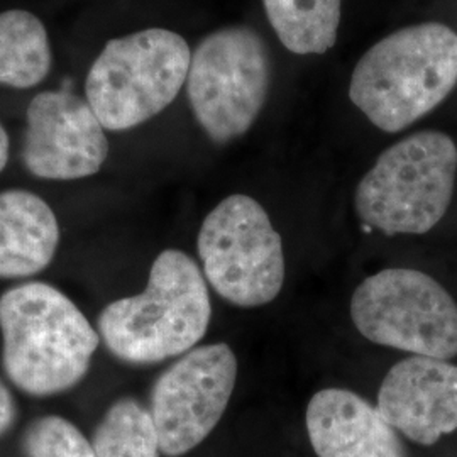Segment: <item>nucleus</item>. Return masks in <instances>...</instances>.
Returning a JSON list of instances; mask_svg holds the SVG:
<instances>
[{"label": "nucleus", "instance_id": "obj_9", "mask_svg": "<svg viewBox=\"0 0 457 457\" xmlns=\"http://www.w3.org/2000/svg\"><path fill=\"white\" fill-rule=\"evenodd\" d=\"M237 358L226 343L194 347L156 379L149 413L164 456L194 451L220 422L236 388Z\"/></svg>", "mask_w": 457, "mask_h": 457}, {"label": "nucleus", "instance_id": "obj_18", "mask_svg": "<svg viewBox=\"0 0 457 457\" xmlns=\"http://www.w3.org/2000/svg\"><path fill=\"white\" fill-rule=\"evenodd\" d=\"M16 419L14 398L7 390V386L0 381V436L12 425Z\"/></svg>", "mask_w": 457, "mask_h": 457}, {"label": "nucleus", "instance_id": "obj_7", "mask_svg": "<svg viewBox=\"0 0 457 457\" xmlns=\"http://www.w3.org/2000/svg\"><path fill=\"white\" fill-rule=\"evenodd\" d=\"M204 275L226 302L256 309L285 285L283 241L253 196L234 194L205 217L196 239Z\"/></svg>", "mask_w": 457, "mask_h": 457}, {"label": "nucleus", "instance_id": "obj_13", "mask_svg": "<svg viewBox=\"0 0 457 457\" xmlns=\"http://www.w3.org/2000/svg\"><path fill=\"white\" fill-rule=\"evenodd\" d=\"M60 226L48 204L28 190L0 194V278L33 277L56 254Z\"/></svg>", "mask_w": 457, "mask_h": 457}, {"label": "nucleus", "instance_id": "obj_11", "mask_svg": "<svg viewBox=\"0 0 457 457\" xmlns=\"http://www.w3.org/2000/svg\"><path fill=\"white\" fill-rule=\"evenodd\" d=\"M376 409L410 441L432 445L457 428V366L409 356L381 381Z\"/></svg>", "mask_w": 457, "mask_h": 457}, {"label": "nucleus", "instance_id": "obj_1", "mask_svg": "<svg viewBox=\"0 0 457 457\" xmlns=\"http://www.w3.org/2000/svg\"><path fill=\"white\" fill-rule=\"evenodd\" d=\"M2 362L19 390L58 395L87 375L100 337L58 288L31 281L0 296Z\"/></svg>", "mask_w": 457, "mask_h": 457}, {"label": "nucleus", "instance_id": "obj_5", "mask_svg": "<svg viewBox=\"0 0 457 457\" xmlns=\"http://www.w3.org/2000/svg\"><path fill=\"white\" fill-rule=\"evenodd\" d=\"M190 62L188 43L163 28L115 37L88 70L87 102L107 131H128L177 98Z\"/></svg>", "mask_w": 457, "mask_h": 457}, {"label": "nucleus", "instance_id": "obj_12", "mask_svg": "<svg viewBox=\"0 0 457 457\" xmlns=\"http://www.w3.org/2000/svg\"><path fill=\"white\" fill-rule=\"evenodd\" d=\"M305 420L319 457H405L395 428L358 393L344 388L315 393Z\"/></svg>", "mask_w": 457, "mask_h": 457}, {"label": "nucleus", "instance_id": "obj_14", "mask_svg": "<svg viewBox=\"0 0 457 457\" xmlns=\"http://www.w3.org/2000/svg\"><path fill=\"white\" fill-rule=\"evenodd\" d=\"M51 62L48 31L33 12L0 14V85L31 88L48 77Z\"/></svg>", "mask_w": 457, "mask_h": 457}, {"label": "nucleus", "instance_id": "obj_8", "mask_svg": "<svg viewBox=\"0 0 457 457\" xmlns=\"http://www.w3.org/2000/svg\"><path fill=\"white\" fill-rule=\"evenodd\" d=\"M351 319L370 343L413 356H457V303L430 275L388 268L366 278L351 298Z\"/></svg>", "mask_w": 457, "mask_h": 457}, {"label": "nucleus", "instance_id": "obj_19", "mask_svg": "<svg viewBox=\"0 0 457 457\" xmlns=\"http://www.w3.org/2000/svg\"><path fill=\"white\" fill-rule=\"evenodd\" d=\"M7 162H9V136L4 129V126L0 124V171L5 168Z\"/></svg>", "mask_w": 457, "mask_h": 457}, {"label": "nucleus", "instance_id": "obj_6", "mask_svg": "<svg viewBox=\"0 0 457 457\" xmlns=\"http://www.w3.org/2000/svg\"><path fill=\"white\" fill-rule=\"evenodd\" d=\"M271 83V56L260 34L230 26L205 36L192 53L187 94L196 122L217 145L253 128Z\"/></svg>", "mask_w": 457, "mask_h": 457}, {"label": "nucleus", "instance_id": "obj_17", "mask_svg": "<svg viewBox=\"0 0 457 457\" xmlns=\"http://www.w3.org/2000/svg\"><path fill=\"white\" fill-rule=\"evenodd\" d=\"M24 453L28 457H97L82 432L56 415L29 425L24 434Z\"/></svg>", "mask_w": 457, "mask_h": 457}, {"label": "nucleus", "instance_id": "obj_10", "mask_svg": "<svg viewBox=\"0 0 457 457\" xmlns=\"http://www.w3.org/2000/svg\"><path fill=\"white\" fill-rule=\"evenodd\" d=\"M26 119L22 163L34 177L79 180L96 175L105 163V128L87 98L65 90L37 94Z\"/></svg>", "mask_w": 457, "mask_h": 457}, {"label": "nucleus", "instance_id": "obj_15", "mask_svg": "<svg viewBox=\"0 0 457 457\" xmlns=\"http://www.w3.org/2000/svg\"><path fill=\"white\" fill-rule=\"evenodd\" d=\"M281 45L295 54H324L337 41L343 0H262Z\"/></svg>", "mask_w": 457, "mask_h": 457}, {"label": "nucleus", "instance_id": "obj_4", "mask_svg": "<svg viewBox=\"0 0 457 457\" xmlns=\"http://www.w3.org/2000/svg\"><path fill=\"white\" fill-rule=\"evenodd\" d=\"M456 143L444 132H415L379 154L354 192V209L388 236H419L441 222L454 195Z\"/></svg>", "mask_w": 457, "mask_h": 457}, {"label": "nucleus", "instance_id": "obj_16", "mask_svg": "<svg viewBox=\"0 0 457 457\" xmlns=\"http://www.w3.org/2000/svg\"><path fill=\"white\" fill-rule=\"evenodd\" d=\"M92 445L97 457H160L162 453L149 410L129 396L107 410Z\"/></svg>", "mask_w": 457, "mask_h": 457}, {"label": "nucleus", "instance_id": "obj_3", "mask_svg": "<svg viewBox=\"0 0 457 457\" xmlns=\"http://www.w3.org/2000/svg\"><path fill=\"white\" fill-rule=\"evenodd\" d=\"M211 317V295L198 264L183 251L166 249L153 262L143 294L102 311L98 332L115 358L154 364L192 351Z\"/></svg>", "mask_w": 457, "mask_h": 457}, {"label": "nucleus", "instance_id": "obj_2", "mask_svg": "<svg viewBox=\"0 0 457 457\" xmlns=\"http://www.w3.org/2000/svg\"><path fill=\"white\" fill-rule=\"evenodd\" d=\"M457 85V33L441 22L403 28L368 49L353 71L351 102L371 124L400 132Z\"/></svg>", "mask_w": 457, "mask_h": 457}]
</instances>
